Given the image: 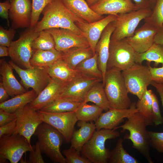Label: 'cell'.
<instances>
[{"mask_svg": "<svg viewBox=\"0 0 163 163\" xmlns=\"http://www.w3.org/2000/svg\"><path fill=\"white\" fill-rule=\"evenodd\" d=\"M158 29L149 23L145 22L139 28L136 30L132 37L124 39L139 53L147 50L154 43V39Z\"/></svg>", "mask_w": 163, "mask_h": 163, "instance_id": "obj_18", "label": "cell"}, {"mask_svg": "<svg viewBox=\"0 0 163 163\" xmlns=\"http://www.w3.org/2000/svg\"><path fill=\"white\" fill-rule=\"evenodd\" d=\"M26 139L19 134L12 133L0 137V156L11 163H17L27 152L34 150Z\"/></svg>", "mask_w": 163, "mask_h": 163, "instance_id": "obj_9", "label": "cell"}, {"mask_svg": "<svg viewBox=\"0 0 163 163\" xmlns=\"http://www.w3.org/2000/svg\"><path fill=\"white\" fill-rule=\"evenodd\" d=\"M154 43L163 44V25L158 29L154 37Z\"/></svg>", "mask_w": 163, "mask_h": 163, "instance_id": "obj_53", "label": "cell"}, {"mask_svg": "<svg viewBox=\"0 0 163 163\" xmlns=\"http://www.w3.org/2000/svg\"><path fill=\"white\" fill-rule=\"evenodd\" d=\"M101 81L102 79L101 78L79 72L67 84L64 90L58 98H64L74 101L82 103L84 102L89 89L96 83Z\"/></svg>", "mask_w": 163, "mask_h": 163, "instance_id": "obj_13", "label": "cell"}, {"mask_svg": "<svg viewBox=\"0 0 163 163\" xmlns=\"http://www.w3.org/2000/svg\"><path fill=\"white\" fill-rule=\"evenodd\" d=\"M8 63L21 78V82L27 90L31 88L38 95L48 85L52 78L46 68L32 66L23 69L12 60Z\"/></svg>", "mask_w": 163, "mask_h": 163, "instance_id": "obj_10", "label": "cell"}, {"mask_svg": "<svg viewBox=\"0 0 163 163\" xmlns=\"http://www.w3.org/2000/svg\"><path fill=\"white\" fill-rule=\"evenodd\" d=\"M34 135L38 139L42 153L54 163H67L65 157L60 151L64 138L59 131L49 124L43 122L38 127Z\"/></svg>", "mask_w": 163, "mask_h": 163, "instance_id": "obj_2", "label": "cell"}, {"mask_svg": "<svg viewBox=\"0 0 163 163\" xmlns=\"http://www.w3.org/2000/svg\"><path fill=\"white\" fill-rule=\"evenodd\" d=\"M34 90L27 91L0 103V109L6 111L14 113L33 101L37 96Z\"/></svg>", "mask_w": 163, "mask_h": 163, "instance_id": "obj_29", "label": "cell"}, {"mask_svg": "<svg viewBox=\"0 0 163 163\" xmlns=\"http://www.w3.org/2000/svg\"><path fill=\"white\" fill-rule=\"evenodd\" d=\"M43 122L53 126L64 137L66 142H70L75 124L78 121L75 111L51 113L37 110Z\"/></svg>", "mask_w": 163, "mask_h": 163, "instance_id": "obj_11", "label": "cell"}, {"mask_svg": "<svg viewBox=\"0 0 163 163\" xmlns=\"http://www.w3.org/2000/svg\"><path fill=\"white\" fill-rule=\"evenodd\" d=\"M40 32H36L34 28H28L21 33L19 38L12 41L9 47V56L18 66L25 69L32 66L30 60L34 53L32 43Z\"/></svg>", "mask_w": 163, "mask_h": 163, "instance_id": "obj_5", "label": "cell"}, {"mask_svg": "<svg viewBox=\"0 0 163 163\" xmlns=\"http://www.w3.org/2000/svg\"><path fill=\"white\" fill-rule=\"evenodd\" d=\"M46 68L51 78L65 83L70 82L79 73L70 68L61 58Z\"/></svg>", "mask_w": 163, "mask_h": 163, "instance_id": "obj_26", "label": "cell"}, {"mask_svg": "<svg viewBox=\"0 0 163 163\" xmlns=\"http://www.w3.org/2000/svg\"><path fill=\"white\" fill-rule=\"evenodd\" d=\"M97 0H86V1L90 6L95 3Z\"/></svg>", "mask_w": 163, "mask_h": 163, "instance_id": "obj_55", "label": "cell"}, {"mask_svg": "<svg viewBox=\"0 0 163 163\" xmlns=\"http://www.w3.org/2000/svg\"><path fill=\"white\" fill-rule=\"evenodd\" d=\"M9 94L4 87L2 82L0 83V103L8 100Z\"/></svg>", "mask_w": 163, "mask_h": 163, "instance_id": "obj_52", "label": "cell"}, {"mask_svg": "<svg viewBox=\"0 0 163 163\" xmlns=\"http://www.w3.org/2000/svg\"><path fill=\"white\" fill-rule=\"evenodd\" d=\"M120 136L119 133L116 130L104 128L96 129L83 145L81 152L91 163H108L110 151L105 147L106 141Z\"/></svg>", "mask_w": 163, "mask_h": 163, "instance_id": "obj_4", "label": "cell"}, {"mask_svg": "<svg viewBox=\"0 0 163 163\" xmlns=\"http://www.w3.org/2000/svg\"><path fill=\"white\" fill-rule=\"evenodd\" d=\"M152 11L148 8L118 14L114 21L115 29L110 40H119L133 36L140 22L150 15Z\"/></svg>", "mask_w": 163, "mask_h": 163, "instance_id": "obj_6", "label": "cell"}, {"mask_svg": "<svg viewBox=\"0 0 163 163\" xmlns=\"http://www.w3.org/2000/svg\"><path fill=\"white\" fill-rule=\"evenodd\" d=\"M16 118L11 122L0 126V137L4 135L12 134L16 125Z\"/></svg>", "mask_w": 163, "mask_h": 163, "instance_id": "obj_47", "label": "cell"}, {"mask_svg": "<svg viewBox=\"0 0 163 163\" xmlns=\"http://www.w3.org/2000/svg\"><path fill=\"white\" fill-rule=\"evenodd\" d=\"M68 83L52 78L48 85L28 104L36 110H40L58 98L64 90Z\"/></svg>", "mask_w": 163, "mask_h": 163, "instance_id": "obj_21", "label": "cell"}, {"mask_svg": "<svg viewBox=\"0 0 163 163\" xmlns=\"http://www.w3.org/2000/svg\"><path fill=\"white\" fill-rule=\"evenodd\" d=\"M158 29L163 25V0H157L151 14L144 19Z\"/></svg>", "mask_w": 163, "mask_h": 163, "instance_id": "obj_39", "label": "cell"}, {"mask_svg": "<svg viewBox=\"0 0 163 163\" xmlns=\"http://www.w3.org/2000/svg\"><path fill=\"white\" fill-rule=\"evenodd\" d=\"M55 42L52 34L46 30L40 32L38 36L35 38L32 43L34 51L49 50L55 49Z\"/></svg>", "mask_w": 163, "mask_h": 163, "instance_id": "obj_36", "label": "cell"}, {"mask_svg": "<svg viewBox=\"0 0 163 163\" xmlns=\"http://www.w3.org/2000/svg\"><path fill=\"white\" fill-rule=\"evenodd\" d=\"M16 117L15 112H8L0 109V126L13 120Z\"/></svg>", "mask_w": 163, "mask_h": 163, "instance_id": "obj_46", "label": "cell"}, {"mask_svg": "<svg viewBox=\"0 0 163 163\" xmlns=\"http://www.w3.org/2000/svg\"><path fill=\"white\" fill-rule=\"evenodd\" d=\"M9 56V47L0 45V57Z\"/></svg>", "mask_w": 163, "mask_h": 163, "instance_id": "obj_54", "label": "cell"}, {"mask_svg": "<svg viewBox=\"0 0 163 163\" xmlns=\"http://www.w3.org/2000/svg\"><path fill=\"white\" fill-rule=\"evenodd\" d=\"M115 29L114 21L110 23L103 30L95 48L98 55L99 68L103 75L102 83L104 81L109 55V47L111 35Z\"/></svg>", "mask_w": 163, "mask_h": 163, "instance_id": "obj_22", "label": "cell"}, {"mask_svg": "<svg viewBox=\"0 0 163 163\" xmlns=\"http://www.w3.org/2000/svg\"><path fill=\"white\" fill-rule=\"evenodd\" d=\"M97 53L92 57L83 61L75 67V69L87 75L102 79L103 75L98 64Z\"/></svg>", "mask_w": 163, "mask_h": 163, "instance_id": "obj_35", "label": "cell"}, {"mask_svg": "<svg viewBox=\"0 0 163 163\" xmlns=\"http://www.w3.org/2000/svg\"><path fill=\"white\" fill-rule=\"evenodd\" d=\"M81 103L64 98H58L45 106L40 110L51 113L75 111Z\"/></svg>", "mask_w": 163, "mask_h": 163, "instance_id": "obj_33", "label": "cell"}, {"mask_svg": "<svg viewBox=\"0 0 163 163\" xmlns=\"http://www.w3.org/2000/svg\"><path fill=\"white\" fill-rule=\"evenodd\" d=\"M150 146L159 153H163V132L148 131Z\"/></svg>", "mask_w": 163, "mask_h": 163, "instance_id": "obj_42", "label": "cell"}, {"mask_svg": "<svg viewBox=\"0 0 163 163\" xmlns=\"http://www.w3.org/2000/svg\"><path fill=\"white\" fill-rule=\"evenodd\" d=\"M152 119L154 124L157 126L163 123V117L162 116L160 109L158 100L156 95L152 92Z\"/></svg>", "mask_w": 163, "mask_h": 163, "instance_id": "obj_44", "label": "cell"}, {"mask_svg": "<svg viewBox=\"0 0 163 163\" xmlns=\"http://www.w3.org/2000/svg\"><path fill=\"white\" fill-rule=\"evenodd\" d=\"M104 110L95 104H89L87 103H81L75 111L78 121L86 122H95Z\"/></svg>", "mask_w": 163, "mask_h": 163, "instance_id": "obj_32", "label": "cell"}, {"mask_svg": "<svg viewBox=\"0 0 163 163\" xmlns=\"http://www.w3.org/2000/svg\"><path fill=\"white\" fill-rule=\"evenodd\" d=\"M62 51L56 49L49 50H36L34 51L30 60L32 66L46 68L61 58Z\"/></svg>", "mask_w": 163, "mask_h": 163, "instance_id": "obj_28", "label": "cell"}, {"mask_svg": "<svg viewBox=\"0 0 163 163\" xmlns=\"http://www.w3.org/2000/svg\"><path fill=\"white\" fill-rule=\"evenodd\" d=\"M7 160L5 158L1 157L0 156V163H6L7 162Z\"/></svg>", "mask_w": 163, "mask_h": 163, "instance_id": "obj_57", "label": "cell"}, {"mask_svg": "<svg viewBox=\"0 0 163 163\" xmlns=\"http://www.w3.org/2000/svg\"><path fill=\"white\" fill-rule=\"evenodd\" d=\"M16 31L13 28H10L8 30L5 29L0 26V45L9 47L13 41Z\"/></svg>", "mask_w": 163, "mask_h": 163, "instance_id": "obj_43", "label": "cell"}, {"mask_svg": "<svg viewBox=\"0 0 163 163\" xmlns=\"http://www.w3.org/2000/svg\"><path fill=\"white\" fill-rule=\"evenodd\" d=\"M89 102L94 103L106 111L110 108L104 87L101 82L93 85L88 91L84 102Z\"/></svg>", "mask_w": 163, "mask_h": 163, "instance_id": "obj_30", "label": "cell"}, {"mask_svg": "<svg viewBox=\"0 0 163 163\" xmlns=\"http://www.w3.org/2000/svg\"><path fill=\"white\" fill-rule=\"evenodd\" d=\"M103 85L110 108H129L132 103L122 71L115 69L107 70Z\"/></svg>", "mask_w": 163, "mask_h": 163, "instance_id": "obj_3", "label": "cell"}, {"mask_svg": "<svg viewBox=\"0 0 163 163\" xmlns=\"http://www.w3.org/2000/svg\"><path fill=\"white\" fill-rule=\"evenodd\" d=\"M137 10L151 8V6L149 0H133Z\"/></svg>", "mask_w": 163, "mask_h": 163, "instance_id": "obj_51", "label": "cell"}, {"mask_svg": "<svg viewBox=\"0 0 163 163\" xmlns=\"http://www.w3.org/2000/svg\"><path fill=\"white\" fill-rule=\"evenodd\" d=\"M136 103H132L129 108L117 109L110 108L105 112L102 113L95 122L97 130L102 129H114L124 119L127 118L135 112L138 111Z\"/></svg>", "mask_w": 163, "mask_h": 163, "instance_id": "obj_17", "label": "cell"}, {"mask_svg": "<svg viewBox=\"0 0 163 163\" xmlns=\"http://www.w3.org/2000/svg\"><path fill=\"white\" fill-rule=\"evenodd\" d=\"M90 6L94 11L101 15L117 16L137 10L132 0H97Z\"/></svg>", "mask_w": 163, "mask_h": 163, "instance_id": "obj_20", "label": "cell"}, {"mask_svg": "<svg viewBox=\"0 0 163 163\" xmlns=\"http://www.w3.org/2000/svg\"><path fill=\"white\" fill-rule=\"evenodd\" d=\"M77 126L80 127L74 130L71 137L70 147L75 149L80 154L83 145L90 139L96 129L95 123L79 121Z\"/></svg>", "mask_w": 163, "mask_h": 163, "instance_id": "obj_25", "label": "cell"}, {"mask_svg": "<svg viewBox=\"0 0 163 163\" xmlns=\"http://www.w3.org/2000/svg\"><path fill=\"white\" fill-rule=\"evenodd\" d=\"M162 65L161 67L156 68L152 67L149 64H148L152 81H163V64Z\"/></svg>", "mask_w": 163, "mask_h": 163, "instance_id": "obj_48", "label": "cell"}, {"mask_svg": "<svg viewBox=\"0 0 163 163\" xmlns=\"http://www.w3.org/2000/svg\"><path fill=\"white\" fill-rule=\"evenodd\" d=\"M68 10L62 0H53L44 8L42 13L43 15L34 27L36 32L56 27L64 14Z\"/></svg>", "mask_w": 163, "mask_h": 163, "instance_id": "obj_16", "label": "cell"}, {"mask_svg": "<svg viewBox=\"0 0 163 163\" xmlns=\"http://www.w3.org/2000/svg\"><path fill=\"white\" fill-rule=\"evenodd\" d=\"M135 63L142 64L144 60L149 62H155L157 66L159 63L163 64V44L154 43L145 52L141 53L136 52Z\"/></svg>", "mask_w": 163, "mask_h": 163, "instance_id": "obj_31", "label": "cell"}, {"mask_svg": "<svg viewBox=\"0 0 163 163\" xmlns=\"http://www.w3.org/2000/svg\"><path fill=\"white\" fill-rule=\"evenodd\" d=\"M151 85L155 88L157 92L158 93L163 108V81H152ZM162 117L163 119V116Z\"/></svg>", "mask_w": 163, "mask_h": 163, "instance_id": "obj_50", "label": "cell"}, {"mask_svg": "<svg viewBox=\"0 0 163 163\" xmlns=\"http://www.w3.org/2000/svg\"><path fill=\"white\" fill-rule=\"evenodd\" d=\"M11 6V5L10 0H7L5 2H0V16L7 20L8 26L9 25V12Z\"/></svg>", "mask_w": 163, "mask_h": 163, "instance_id": "obj_49", "label": "cell"}, {"mask_svg": "<svg viewBox=\"0 0 163 163\" xmlns=\"http://www.w3.org/2000/svg\"><path fill=\"white\" fill-rule=\"evenodd\" d=\"M66 7L79 18L89 23L104 17L92 10L85 0H62Z\"/></svg>", "mask_w": 163, "mask_h": 163, "instance_id": "obj_24", "label": "cell"}, {"mask_svg": "<svg viewBox=\"0 0 163 163\" xmlns=\"http://www.w3.org/2000/svg\"><path fill=\"white\" fill-rule=\"evenodd\" d=\"M53 0H32L30 28H34L45 7Z\"/></svg>", "mask_w": 163, "mask_h": 163, "instance_id": "obj_40", "label": "cell"}, {"mask_svg": "<svg viewBox=\"0 0 163 163\" xmlns=\"http://www.w3.org/2000/svg\"><path fill=\"white\" fill-rule=\"evenodd\" d=\"M124 139L120 138L115 148L110 151L109 163H138L139 161L129 154L124 149L123 142Z\"/></svg>", "mask_w": 163, "mask_h": 163, "instance_id": "obj_34", "label": "cell"}, {"mask_svg": "<svg viewBox=\"0 0 163 163\" xmlns=\"http://www.w3.org/2000/svg\"><path fill=\"white\" fill-rule=\"evenodd\" d=\"M11 6L9 15L13 28H30L32 12L30 0H10Z\"/></svg>", "mask_w": 163, "mask_h": 163, "instance_id": "obj_19", "label": "cell"}, {"mask_svg": "<svg viewBox=\"0 0 163 163\" xmlns=\"http://www.w3.org/2000/svg\"><path fill=\"white\" fill-rule=\"evenodd\" d=\"M122 73L128 92L141 99L152 81L148 66L135 63Z\"/></svg>", "mask_w": 163, "mask_h": 163, "instance_id": "obj_7", "label": "cell"}, {"mask_svg": "<svg viewBox=\"0 0 163 163\" xmlns=\"http://www.w3.org/2000/svg\"><path fill=\"white\" fill-rule=\"evenodd\" d=\"M67 163H91L86 158L83 156H81L77 151L74 148H69L62 151Z\"/></svg>", "mask_w": 163, "mask_h": 163, "instance_id": "obj_41", "label": "cell"}, {"mask_svg": "<svg viewBox=\"0 0 163 163\" xmlns=\"http://www.w3.org/2000/svg\"><path fill=\"white\" fill-rule=\"evenodd\" d=\"M62 52L61 59L73 69L83 61L94 55L90 47H74Z\"/></svg>", "mask_w": 163, "mask_h": 163, "instance_id": "obj_27", "label": "cell"}, {"mask_svg": "<svg viewBox=\"0 0 163 163\" xmlns=\"http://www.w3.org/2000/svg\"><path fill=\"white\" fill-rule=\"evenodd\" d=\"M127 118L123 125L117 126L115 130L121 128L122 132L126 130L128 131L129 134L125 135L124 139L130 140L132 142L133 147L142 155L149 163H154L150 155L149 137L148 131L146 130L148 126L154 124L152 120L138 111Z\"/></svg>", "mask_w": 163, "mask_h": 163, "instance_id": "obj_1", "label": "cell"}, {"mask_svg": "<svg viewBox=\"0 0 163 163\" xmlns=\"http://www.w3.org/2000/svg\"><path fill=\"white\" fill-rule=\"evenodd\" d=\"M76 21L87 22L68 9L61 18L56 28L68 29L77 34L83 36L82 32L75 24Z\"/></svg>", "mask_w": 163, "mask_h": 163, "instance_id": "obj_37", "label": "cell"}, {"mask_svg": "<svg viewBox=\"0 0 163 163\" xmlns=\"http://www.w3.org/2000/svg\"><path fill=\"white\" fill-rule=\"evenodd\" d=\"M152 92L151 90L147 89L141 98L139 99L136 104L139 112L152 120Z\"/></svg>", "mask_w": 163, "mask_h": 163, "instance_id": "obj_38", "label": "cell"}, {"mask_svg": "<svg viewBox=\"0 0 163 163\" xmlns=\"http://www.w3.org/2000/svg\"><path fill=\"white\" fill-rule=\"evenodd\" d=\"M13 68L5 59L0 60V74L2 77V83L9 95L14 97L23 94L27 90L17 80L13 72Z\"/></svg>", "mask_w": 163, "mask_h": 163, "instance_id": "obj_23", "label": "cell"}, {"mask_svg": "<svg viewBox=\"0 0 163 163\" xmlns=\"http://www.w3.org/2000/svg\"><path fill=\"white\" fill-rule=\"evenodd\" d=\"M53 36L56 44L55 49L63 52L74 47H90L86 38L66 29L53 28L46 30Z\"/></svg>", "mask_w": 163, "mask_h": 163, "instance_id": "obj_14", "label": "cell"}, {"mask_svg": "<svg viewBox=\"0 0 163 163\" xmlns=\"http://www.w3.org/2000/svg\"><path fill=\"white\" fill-rule=\"evenodd\" d=\"M41 153L37 142L35 144L34 150L30 152L27 163H44L45 162L42 156Z\"/></svg>", "mask_w": 163, "mask_h": 163, "instance_id": "obj_45", "label": "cell"}, {"mask_svg": "<svg viewBox=\"0 0 163 163\" xmlns=\"http://www.w3.org/2000/svg\"><path fill=\"white\" fill-rule=\"evenodd\" d=\"M16 125L13 133L19 134L25 137L30 143L32 136L39 126L43 122L38 112L29 104L21 107L15 112Z\"/></svg>", "mask_w": 163, "mask_h": 163, "instance_id": "obj_12", "label": "cell"}, {"mask_svg": "<svg viewBox=\"0 0 163 163\" xmlns=\"http://www.w3.org/2000/svg\"><path fill=\"white\" fill-rule=\"evenodd\" d=\"M157 0H149L152 9L154 7Z\"/></svg>", "mask_w": 163, "mask_h": 163, "instance_id": "obj_56", "label": "cell"}, {"mask_svg": "<svg viewBox=\"0 0 163 163\" xmlns=\"http://www.w3.org/2000/svg\"><path fill=\"white\" fill-rule=\"evenodd\" d=\"M136 52L124 39L110 40L107 70L115 69L122 71L130 67L135 63Z\"/></svg>", "mask_w": 163, "mask_h": 163, "instance_id": "obj_8", "label": "cell"}, {"mask_svg": "<svg viewBox=\"0 0 163 163\" xmlns=\"http://www.w3.org/2000/svg\"><path fill=\"white\" fill-rule=\"evenodd\" d=\"M117 16L108 15L100 20L90 23L75 22L87 39L94 55L96 53V46L103 30L108 24L115 21Z\"/></svg>", "mask_w": 163, "mask_h": 163, "instance_id": "obj_15", "label": "cell"}]
</instances>
